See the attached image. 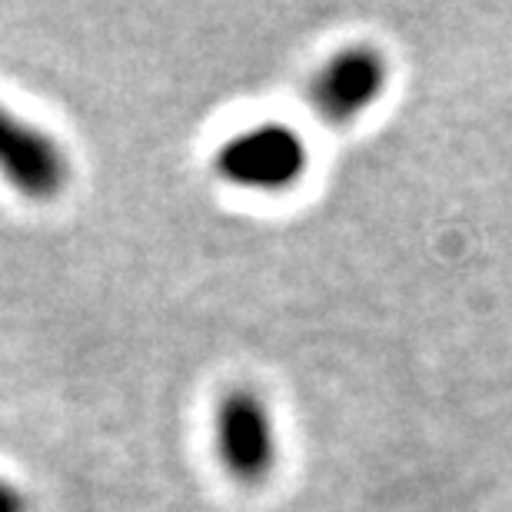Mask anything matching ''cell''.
<instances>
[{
  "instance_id": "obj_1",
  "label": "cell",
  "mask_w": 512,
  "mask_h": 512,
  "mask_svg": "<svg viewBox=\"0 0 512 512\" xmlns=\"http://www.w3.org/2000/svg\"><path fill=\"white\" fill-rule=\"evenodd\" d=\"M310 153L303 137L286 124H256L220 147L213 167L227 183L243 190L280 193L306 173Z\"/></svg>"
},
{
  "instance_id": "obj_2",
  "label": "cell",
  "mask_w": 512,
  "mask_h": 512,
  "mask_svg": "<svg viewBox=\"0 0 512 512\" xmlns=\"http://www.w3.org/2000/svg\"><path fill=\"white\" fill-rule=\"evenodd\" d=\"M217 453L243 486H260L276 466V429L253 389H230L217 409Z\"/></svg>"
},
{
  "instance_id": "obj_3",
  "label": "cell",
  "mask_w": 512,
  "mask_h": 512,
  "mask_svg": "<svg viewBox=\"0 0 512 512\" xmlns=\"http://www.w3.org/2000/svg\"><path fill=\"white\" fill-rule=\"evenodd\" d=\"M0 177L20 197L47 203L64 193L70 163L50 133L34 124H24L7 107H0Z\"/></svg>"
},
{
  "instance_id": "obj_5",
  "label": "cell",
  "mask_w": 512,
  "mask_h": 512,
  "mask_svg": "<svg viewBox=\"0 0 512 512\" xmlns=\"http://www.w3.org/2000/svg\"><path fill=\"white\" fill-rule=\"evenodd\" d=\"M0 512H30L27 499L20 496L10 483H4V479H0Z\"/></svg>"
},
{
  "instance_id": "obj_4",
  "label": "cell",
  "mask_w": 512,
  "mask_h": 512,
  "mask_svg": "<svg viewBox=\"0 0 512 512\" xmlns=\"http://www.w3.org/2000/svg\"><path fill=\"white\" fill-rule=\"evenodd\" d=\"M386 60L373 47L340 50L310 84V104L330 124H350L366 114L386 90Z\"/></svg>"
}]
</instances>
